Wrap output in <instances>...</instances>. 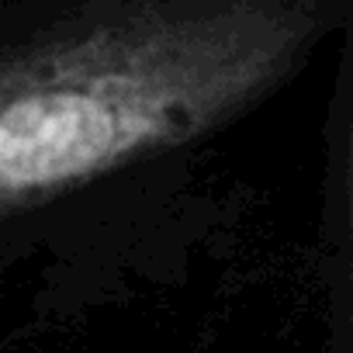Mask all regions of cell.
Returning a JSON list of instances; mask_svg holds the SVG:
<instances>
[{
    "label": "cell",
    "mask_w": 353,
    "mask_h": 353,
    "mask_svg": "<svg viewBox=\"0 0 353 353\" xmlns=\"http://www.w3.org/2000/svg\"><path fill=\"white\" fill-rule=\"evenodd\" d=\"M353 21V0H0V243L198 152Z\"/></svg>",
    "instance_id": "cell-1"
},
{
    "label": "cell",
    "mask_w": 353,
    "mask_h": 353,
    "mask_svg": "<svg viewBox=\"0 0 353 353\" xmlns=\"http://www.w3.org/2000/svg\"><path fill=\"white\" fill-rule=\"evenodd\" d=\"M319 284L325 353H353V21L339 39V66L329 97Z\"/></svg>",
    "instance_id": "cell-2"
}]
</instances>
